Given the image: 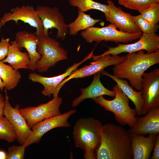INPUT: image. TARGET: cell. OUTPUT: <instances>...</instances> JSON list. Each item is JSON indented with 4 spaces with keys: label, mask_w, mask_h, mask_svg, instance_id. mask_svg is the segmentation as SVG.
I'll use <instances>...</instances> for the list:
<instances>
[{
    "label": "cell",
    "mask_w": 159,
    "mask_h": 159,
    "mask_svg": "<svg viewBox=\"0 0 159 159\" xmlns=\"http://www.w3.org/2000/svg\"><path fill=\"white\" fill-rule=\"evenodd\" d=\"M101 140L97 148V159H133L130 133L113 124L102 125Z\"/></svg>",
    "instance_id": "1"
},
{
    "label": "cell",
    "mask_w": 159,
    "mask_h": 159,
    "mask_svg": "<svg viewBox=\"0 0 159 159\" xmlns=\"http://www.w3.org/2000/svg\"><path fill=\"white\" fill-rule=\"evenodd\" d=\"M123 62L115 66L113 75L128 80L135 90L142 91L143 75L150 67L159 63V50L145 53L144 50L128 53Z\"/></svg>",
    "instance_id": "2"
},
{
    "label": "cell",
    "mask_w": 159,
    "mask_h": 159,
    "mask_svg": "<svg viewBox=\"0 0 159 159\" xmlns=\"http://www.w3.org/2000/svg\"><path fill=\"white\" fill-rule=\"evenodd\" d=\"M102 125L99 120L90 117L81 118L75 123L73 132L74 145L84 151L85 159H96L94 151L100 142Z\"/></svg>",
    "instance_id": "3"
},
{
    "label": "cell",
    "mask_w": 159,
    "mask_h": 159,
    "mask_svg": "<svg viewBox=\"0 0 159 159\" xmlns=\"http://www.w3.org/2000/svg\"><path fill=\"white\" fill-rule=\"evenodd\" d=\"M112 90L115 95L112 100H106L103 96L92 99L105 110L113 113L116 120L120 124L131 127L136 121L135 109L130 107L129 99L117 84L113 87Z\"/></svg>",
    "instance_id": "4"
},
{
    "label": "cell",
    "mask_w": 159,
    "mask_h": 159,
    "mask_svg": "<svg viewBox=\"0 0 159 159\" xmlns=\"http://www.w3.org/2000/svg\"><path fill=\"white\" fill-rule=\"evenodd\" d=\"M39 38L37 50L42 57L37 64L39 72H46L57 62L68 59L67 51L55 39L44 35Z\"/></svg>",
    "instance_id": "5"
},
{
    "label": "cell",
    "mask_w": 159,
    "mask_h": 159,
    "mask_svg": "<svg viewBox=\"0 0 159 159\" xmlns=\"http://www.w3.org/2000/svg\"><path fill=\"white\" fill-rule=\"evenodd\" d=\"M126 56H120L108 54L104 55L93 56V62L90 63L78 69L73 71L70 74L64 79L58 86L53 97L58 96L59 92L62 87L69 80L73 79H77L90 76L104 70L105 68L112 65L115 66L124 61L126 59Z\"/></svg>",
    "instance_id": "6"
},
{
    "label": "cell",
    "mask_w": 159,
    "mask_h": 159,
    "mask_svg": "<svg viewBox=\"0 0 159 159\" xmlns=\"http://www.w3.org/2000/svg\"><path fill=\"white\" fill-rule=\"evenodd\" d=\"M142 34V32L136 34L123 33L118 30L111 23L104 27H91L82 31L81 33L82 37L87 43L95 42L97 43L103 41L126 43L139 39Z\"/></svg>",
    "instance_id": "7"
},
{
    "label": "cell",
    "mask_w": 159,
    "mask_h": 159,
    "mask_svg": "<svg viewBox=\"0 0 159 159\" xmlns=\"http://www.w3.org/2000/svg\"><path fill=\"white\" fill-rule=\"evenodd\" d=\"M62 99L53 97L48 102L36 107H29L19 109L28 126L31 128L38 122L48 118L61 114L59 109Z\"/></svg>",
    "instance_id": "8"
},
{
    "label": "cell",
    "mask_w": 159,
    "mask_h": 159,
    "mask_svg": "<svg viewBox=\"0 0 159 159\" xmlns=\"http://www.w3.org/2000/svg\"><path fill=\"white\" fill-rule=\"evenodd\" d=\"M36 10L43 24L44 35L49 36V29L56 28L57 38L63 40L66 38L68 33V24L65 22L64 16L58 7L39 6Z\"/></svg>",
    "instance_id": "9"
},
{
    "label": "cell",
    "mask_w": 159,
    "mask_h": 159,
    "mask_svg": "<svg viewBox=\"0 0 159 159\" xmlns=\"http://www.w3.org/2000/svg\"><path fill=\"white\" fill-rule=\"evenodd\" d=\"M12 20L18 24L21 21L36 29L35 33L39 37L44 35L42 21L36 9L32 6H22L12 8L10 12L5 13L0 19V31L2 26L7 21Z\"/></svg>",
    "instance_id": "10"
},
{
    "label": "cell",
    "mask_w": 159,
    "mask_h": 159,
    "mask_svg": "<svg viewBox=\"0 0 159 159\" xmlns=\"http://www.w3.org/2000/svg\"><path fill=\"white\" fill-rule=\"evenodd\" d=\"M4 90L5 102L3 115L7 118L15 131L17 142L21 145L24 144L30 136L32 130L19 111L20 105H16L15 107H13L9 103L7 90L5 89Z\"/></svg>",
    "instance_id": "11"
},
{
    "label": "cell",
    "mask_w": 159,
    "mask_h": 159,
    "mask_svg": "<svg viewBox=\"0 0 159 159\" xmlns=\"http://www.w3.org/2000/svg\"><path fill=\"white\" fill-rule=\"evenodd\" d=\"M76 112V110L72 109L63 114L45 119L36 124L31 128V134L24 145L27 147L32 144L39 143L45 133L54 128L69 127L70 124L67 120Z\"/></svg>",
    "instance_id": "12"
},
{
    "label": "cell",
    "mask_w": 159,
    "mask_h": 159,
    "mask_svg": "<svg viewBox=\"0 0 159 159\" xmlns=\"http://www.w3.org/2000/svg\"><path fill=\"white\" fill-rule=\"evenodd\" d=\"M143 101L142 115H145L151 108L159 106V69L144 72L142 83Z\"/></svg>",
    "instance_id": "13"
},
{
    "label": "cell",
    "mask_w": 159,
    "mask_h": 159,
    "mask_svg": "<svg viewBox=\"0 0 159 159\" xmlns=\"http://www.w3.org/2000/svg\"><path fill=\"white\" fill-rule=\"evenodd\" d=\"M137 42L130 44H118L115 47H108V49L100 56L110 54L118 55L123 52L130 53L145 50L150 53L159 50V37L155 33H143Z\"/></svg>",
    "instance_id": "14"
},
{
    "label": "cell",
    "mask_w": 159,
    "mask_h": 159,
    "mask_svg": "<svg viewBox=\"0 0 159 159\" xmlns=\"http://www.w3.org/2000/svg\"><path fill=\"white\" fill-rule=\"evenodd\" d=\"M93 50L82 61L77 63H74L68 67L65 72L61 74L56 76L47 77H44L35 72L30 73L28 76L29 79L34 82H38L42 84L44 89L42 91L44 95L50 97L53 95L58 85L67 76L77 68L83 63L92 57Z\"/></svg>",
    "instance_id": "15"
},
{
    "label": "cell",
    "mask_w": 159,
    "mask_h": 159,
    "mask_svg": "<svg viewBox=\"0 0 159 159\" xmlns=\"http://www.w3.org/2000/svg\"><path fill=\"white\" fill-rule=\"evenodd\" d=\"M144 116H136V121L128 131L130 133L145 135L159 133V106L150 108Z\"/></svg>",
    "instance_id": "16"
},
{
    "label": "cell",
    "mask_w": 159,
    "mask_h": 159,
    "mask_svg": "<svg viewBox=\"0 0 159 159\" xmlns=\"http://www.w3.org/2000/svg\"><path fill=\"white\" fill-rule=\"evenodd\" d=\"M107 3L110 9L108 14L105 15L107 21L124 33L136 34L142 32L132 20L130 13L125 12L121 8L116 6L111 0H108Z\"/></svg>",
    "instance_id": "17"
},
{
    "label": "cell",
    "mask_w": 159,
    "mask_h": 159,
    "mask_svg": "<svg viewBox=\"0 0 159 159\" xmlns=\"http://www.w3.org/2000/svg\"><path fill=\"white\" fill-rule=\"evenodd\" d=\"M15 40L21 50L24 48L28 52L30 59L28 69L33 71H35L37 69V62L42 57L37 50L39 41V37L35 33L20 31L16 33Z\"/></svg>",
    "instance_id": "18"
},
{
    "label": "cell",
    "mask_w": 159,
    "mask_h": 159,
    "mask_svg": "<svg viewBox=\"0 0 159 159\" xmlns=\"http://www.w3.org/2000/svg\"><path fill=\"white\" fill-rule=\"evenodd\" d=\"M133 159H149L156 141L157 135H144L130 133Z\"/></svg>",
    "instance_id": "19"
},
{
    "label": "cell",
    "mask_w": 159,
    "mask_h": 159,
    "mask_svg": "<svg viewBox=\"0 0 159 159\" xmlns=\"http://www.w3.org/2000/svg\"><path fill=\"white\" fill-rule=\"evenodd\" d=\"M100 72L94 74L93 80L90 85L86 88H81V95L75 99L72 102V107L77 106L86 99H92L104 95L112 97H115V93L113 90L108 89L102 85L100 80Z\"/></svg>",
    "instance_id": "20"
},
{
    "label": "cell",
    "mask_w": 159,
    "mask_h": 159,
    "mask_svg": "<svg viewBox=\"0 0 159 159\" xmlns=\"http://www.w3.org/2000/svg\"><path fill=\"white\" fill-rule=\"evenodd\" d=\"M100 73L102 75L110 77L116 83L123 93L135 105L136 115L140 116L143 115V101L142 95V91H136L129 85L126 80L118 78L104 70L101 71Z\"/></svg>",
    "instance_id": "21"
},
{
    "label": "cell",
    "mask_w": 159,
    "mask_h": 159,
    "mask_svg": "<svg viewBox=\"0 0 159 159\" xmlns=\"http://www.w3.org/2000/svg\"><path fill=\"white\" fill-rule=\"evenodd\" d=\"M2 61L4 63H8L11 67L16 70L28 69L30 63L28 54L21 51L15 40L9 45L6 57Z\"/></svg>",
    "instance_id": "22"
},
{
    "label": "cell",
    "mask_w": 159,
    "mask_h": 159,
    "mask_svg": "<svg viewBox=\"0 0 159 159\" xmlns=\"http://www.w3.org/2000/svg\"><path fill=\"white\" fill-rule=\"evenodd\" d=\"M0 77L5 89L10 90L18 85L21 78V74L18 70L0 61Z\"/></svg>",
    "instance_id": "23"
},
{
    "label": "cell",
    "mask_w": 159,
    "mask_h": 159,
    "mask_svg": "<svg viewBox=\"0 0 159 159\" xmlns=\"http://www.w3.org/2000/svg\"><path fill=\"white\" fill-rule=\"evenodd\" d=\"M102 20L95 19L90 15L86 14L78 9V15L72 22L68 24V33L72 36L76 35L78 32L93 26L97 22Z\"/></svg>",
    "instance_id": "24"
},
{
    "label": "cell",
    "mask_w": 159,
    "mask_h": 159,
    "mask_svg": "<svg viewBox=\"0 0 159 159\" xmlns=\"http://www.w3.org/2000/svg\"><path fill=\"white\" fill-rule=\"evenodd\" d=\"M70 5L74 7H77L78 9L83 12L90 9L100 11L107 15L110 11V7L108 5L104 4L93 0H68Z\"/></svg>",
    "instance_id": "25"
},
{
    "label": "cell",
    "mask_w": 159,
    "mask_h": 159,
    "mask_svg": "<svg viewBox=\"0 0 159 159\" xmlns=\"http://www.w3.org/2000/svg\"><path fill=\"white\" fill-rule=\"evenodd\" d=\"M16 139L14 128L7 118L3 115L0 118V140L11 143Z\"/></svg>",
    "instance_id": "26"
},
{
    "label": "cell",
    "mask_w": 159,
    "mask_h": 159,
    "mask_svg": "<svg viewBox=\"0 0 159 159\" xmlns=\"http://www.w3.org/2000/svg\"><path fill=\"white\" fill-rule=\"evenodd\" d=\"M125 7L141 13L152 5L159 3L156 0H117Z\"/></svg>",
    "instance_id": "27"
},
{
    "label": "cell",
    "mask_w": 159,
    "mask_h": 159,
    "mask_svg": "<svg viewBox=\"0 0 159 159\" xmlns=\"http://www.w3.org/2000/svg\"><path fill=\"white\" fill-rule=\"evenodd\" d=\"M132 20L144 33L150 34L155 33L159 28L158 24H153L144 19L141 14L136 16L130 15Z\"/></svg>",
    "instance_id": "28"
},
{
    "label": "cell",
    "mask_w": 159,
    "mask_h": 159,
    "mask_svg": "<svg viewBox=\"0 0 159 159\" xmlns=\"http://www.w3.org/2000/svg\"><path fill=\"white\" fill-rule=\"evenodd\" d=\"M140 13L144 19L151 24H158L159 21V3L152 5Z\"/></svg>",
    "instance_id": "29"
},
{
    "label": "cell",
    "mask_w": 159,
    "mask_h": 159,
    "mask_svg": "<svg viewBox=\"0 0 159 159\" xmlns=\"http://www.w3.org/2000/svg\"><path fill=\"white\" fill-rule=\"evenodd\" d=\"M24 144L19 146L9 147L6 153V159H23L24 158L25 149Z\"/></svg>",
    "instance_id": "30"
},
{
    "label": "cell",
    "mask_w": 159,
    "mask_h": 159,
    "mask_svg": "<svg viewBox=\"0 0 159 159\" xmlns=\"http://www.w3.org/2000/svg\"><path fill=\"white\" fill-rule=\"evenodd\" d=\"M9 38H3L0 42V61H2L7 56L10 45Z\"/></svg>",
    "instance_id": "31"
},
{
    "label": "cell",
    "mask_w": 159,
    "mask_h": 159,
    "mask_svg": "<svg viewBox=\"0 0 159 159\" xmlns=\"http://www.w3.org/2000/svg\"><path fill=\"white\" fill-rule=\"evenodd\" d=\"M153 153L151 159H159V133L157 135L156 141L153 147Z\"/></svg>",
    "instance_id": "32"
},
{
    "label": "cell",
    "mask_w": 159,
    "mask_h": 159,
    "mask_svg": "<svg viewBox=\"0 0 159 159\" xmlns=\"http://www.w3.org/2000/svg\"><path fill=\"white\" fill-rule=\"evenodd\" d=\"M5 97L0 93V118L3 117V111L4 105Z\"/></svg>",
    "instance_id": "33"
},
{
    "label": "cell",
    "mask_w": 159,
    "mask_h": 159,
    "mask_svg": "<svg viewBox=\"0 0 159 159\" xmlns=\"http://www.w3.org/2000/svg\"><path fill=\"white\" fill-rule=\"evenodd\" d=\"M6 153L2 150H0V159H6Z\"/></svg>",
    "instance_id": "34"
},
{
    "label": "cell",
    "mask_w": 159,
    "mask_h": 159,
    "mask_svg": "<svg viewBox=\"0 0 159 159\" xmlns=\"http://www.w3.org/2000/svg\"><path fill=\"white\" fill-rule=\"evenodd\" d=\"M4 88V85L2 80L0 77V90L2 91Z\"/></svg>",
    "instance_id": "35"
},
{
    "label": "cell",
    "mask_w": 159,
    "mask_h": 159,
    "mask_svg": "<svg viewBox=\"0 0 159 159\" xmlns=\"http://www.w3.org/2000/svg\"><path fill=\"white\" fill-rule=\"evenodd\" d=\"M158 2H159V0H156Z\"/></svg>",
    "instance_id": "36"
}]
</instances>
